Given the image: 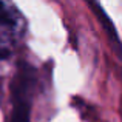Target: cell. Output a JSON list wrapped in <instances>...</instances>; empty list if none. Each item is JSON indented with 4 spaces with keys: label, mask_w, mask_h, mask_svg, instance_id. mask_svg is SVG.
I'll return each instance as SVG.
<instances>
[{
    "label": "cell",
    "mask_w": 122,
    "mask_h": 122,
    "mask_svg": "<svg viewBox=\"0 0 122 122\" xmlns=\"http://www.w3.org/2000/svg\"><path fill=\"white\" fill-rule=\"evenodd\" d=\"M26 22L11 0H0V54H8L25 36Z\"/></svg>",
    "instance_id": "obj_1"
}]
</instances>
